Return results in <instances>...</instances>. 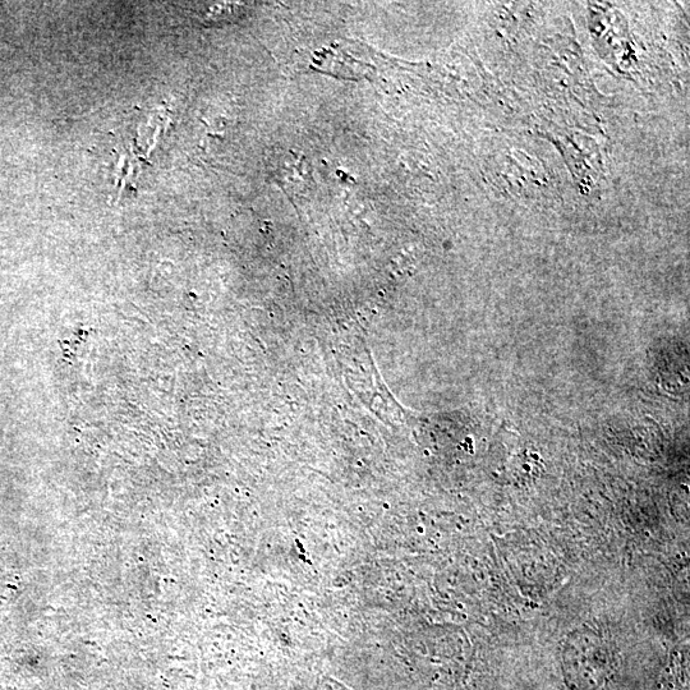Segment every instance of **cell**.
<instances>
[{"label": "cell", "instance_id": "cell-1", "mask_svg": "<svg viewBox=\"0 0 690 690\" xmlns=\"http://www.w3.org/2000/svg\"><path fill=\"white\" fill-rule=\"evenodd\" d=\"M613 644L592 630L574 632L565 642L563 673L573 690H600L615 673Z\"/></svg>", "mask_w": 690, "mask_h": 690}]
</instances>
